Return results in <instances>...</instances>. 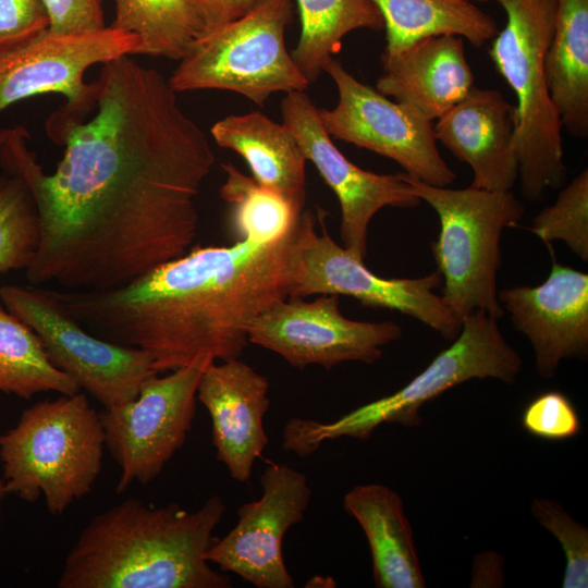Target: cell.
<instances>
[{
  "label": "cell",
  "instance_id": "cell-1",
  "mask_svg": "<svg viewBox=\"0 0 588 588\" xmlns=\"http://www.w3.org/2000/svg\"><path fill=\"white\" fill-rule=\"evenodd\" d=\"M101 65L93 111L63 106L46 122L64 146L53 172L21 125L1 154L0 169L25 181L39 215L32 285L120 287L184 255L198 233L197 199L216 161L207 136L160 72L131 56Z\"/></svg>",
  "mask_w": 588,
  "mask_h": 588
},
{
  "label": "cell",
  "instance_id": "cell-2",
  "mask_svg": "<svg viewBox=\"0 0 588 588\" xmlns=\"http://www.w3.org/2000/svg\"><path fill=\"white\" fill-rule=\"evenodd\" d=\"M294 228L264 244L195 247L120 287L56 293L95 335L147 352L158 373L205 369L238 358L256 319L289 297Z\"/></svg>",
  "mask_w": 588,
  "mask_h": 588
},
{
  "label": "cell",
  "instance_id": "cell-3",
  "mask_svg": "<svg viewBox=\"0 0 588 588\" xmlns=\"http://www.w3.org/2000/svg\"><path fill=\"white\" fill-rule=\"evenodd\" d=\"M226 511L215 494L197 510L128 498L96 515L68 552L59 588H229L206 553Z\"/></svg>",
  "mask_w": 588,
  "mask_h": 588
},
{
  "label": "cell",
  "instance_id": "cell-4",
  "mask_svg": "<svg viewBox=\"0 0 588 588\" xmlns=\"http://www.w3.org/2000/svg\"><path fill=\"white\" fill-rule=\"evenodd\" d=\"M105 448L99 412L85 392L37 402L0 436L7 491L27 503L44 498L48 512L61 515L93 490Z\"/></svg>",
  "mask_w": 588,
  "mask_h": 588
},
{
  "label": "cell",
  "instance_id": "cell-5",
  "mask_svg": "<svg viewBox=\"0 0 588 588\" xmlns=\"http://www.w3.org/2000/svg\"><path fill=\"white\" fill-rule=\"evenodd\" d=\"M522 367V358L502 335L498 319L477 310L462 320L452 345L403 388L331 422L292 418L283 429V446L307 456L327 440H366L381 424L415 427L421 422V406L446 390L470 379L492 378L511 384Z\"/></svg>",
  "mask_w": 588,
  "mask_h": 588
},
{
  "label": "cell",
  "instance_id": "cell-6",
  "mask_svg": "<svg viewBox=\"0 0 588 588\" xmlns=\"http://www.w3.org/2000/svg\"><path fill=\"white\" fill-rule=\"evenodd\" d=\"M494 1L506 24L492 38L489 56L515 94L516 150L523 195L540 200L549 188L564 184L562 122L551 99L546 54L555 19V0Z\"/></svg>",
  "mask_w": 588,
  "mask_h": 588
},
{
  "label": "cell",
  "instance_id": "cell-7",
  "mask_svg": "<svg viewBox=\"0 0 588 588\" xmlns=\"http://www.w3.org/2000/svg\"><path fill=\"white\" fill-rule=\"evenodd\" d=\"M405 177L439 218L440 231L431 248L444 303L461 321L477 310L499 320L505 311L497 290L501 236L522 220L524 205L511 191L449 188L407 173Z\"/></svg>",
  "mask_w": 588,
  "mask_h": 588
},
{
  "label": "cell",
  "instance_id": "cell-8",
  "mask_svg": "<svg viewBox=\"0 0 588 588\" xmlns=\"http://www.w3.org/2000/svg\"><path fill=\"white\" fill-rule=\"evenodd\" d=\"M292 17V0H257L195 41L169 78L171 87L234 91L260 106L274 93L305 91L309 82L285 47Z\"/></svg>",
  "mask_w": 588,
  "mask_h": 588
},
{
  "label": "cell",
  "instance_id": "cell-9",
  "mask_svg": "<svg viewBox=\"0 0 588 588\" xmlns=\"http://www.w3.org/2000/svg\"><path fill=\"white\" fill-rule=\"evenodd\" d=\"M320 216L321 233L316 231V220L309 211H302L294 228L289 253V296H352L365 306L415 318L446 340L457 338L462 321L434 292L442 284L438 270L420 278L379 277L329 235L323 213Z\"/></svg>",
  "mask_w": 588,
  "mask_h": 588
},
{
  "label": "cell",
  "instance_id": "cell-10",
  "mask_svg": "<svg viewBox=\"0 0 588 588\" xmlns=\"http://www.w3.org/2000/svg\"><path fill=\"white\" fill-rule=\"evenodd\" d=\"M0 302L37 333L51 364L102 408L135 399L144 382L158 375L147 352L113 343L87 330L56 290L3 284Z\"/></svg>",
  "mask_w": 588,
  "mask_h": 588
},
{
  "label": "cell",
  "instance_id": "cell-11",
  "mask_svg": "<svg viewBox=\"0 0 588 588\" xmlns=\"http://www.w3.org/2000/svg\"><path fill=\"white\" fill-rule=\"evenodd\" d=\"M203 370L183 367L155 375L135 399L99 412L106 448L121 469L118 493L133 483L155 480L184 445L196 414Z\"/></svg>",
  "mask_w": 588,
  "mask_h": 588
},
{
  "label": "cell",
  "instance_id": "cell-12",
  "mask_svg": "<svg viewBox=\"0 0 588 588\" xmlns=\"http://www.w3.org/2000/svg\"><path fill=\"white\" fill-rule=\"evenodd\" d=\"M324 72L339 95L334 108L318 109L330 136L388 157L425 183L454 182L455 173L439 152L432 121L357 81L334 58Z\"/></svg>",
  "mask_w": 588,
  "mask_h": 588
},
{
  "label": "cell",
  "instance_id": "cell-13",
  "mask_svg": "<svg viewBox=\"0 0 588 588\" xmlns=\"http://www.w3.org/2000/svg\"><path fill=\"white\" fill-rule=\"evenodd\" d=\"M135 34L106 26L96 32L40 35L0 49V113L15 102L41 94H60L66 107L88 115L97 99V83L86 71L122 56L138 54Z\"/></svg>",
  "mask_w": 588,
  "mask_h": 588
},
{
  "label": "cell",
  "instance_id": "cell-14",
  "mask_svg": "<svg viewBox=\"0 0 588 588\" xmlns=\"http://www.w3.org/2000/svg\"><path fill=\"white\" fill-rule=\"evenodd\" d=\"M402 334V328L390 320L344 317L339 296L326 294L311 302L298 296L275 302L253 323L248 340L295 368L319 365L329 370L344 362L373 364L382 357L381 347Z\"/></svg>",
  "mask_w": 588,
  "mask_h": 588
},
{
  "label": "cell",
  "instance_id": "cell-15",
  "mask_svg": "<svg viewBox=\"0 0 588 588\" xmlns=\"http://www.w3.org/2000/svg\"><path fill=\"white\" fill-rule=\"evenodd\" d=\"M262 494L237 509L236 525L216 538L206 559L257 588H293L282 555L287 530L303 520L311 498L304 473L269 464L260 476Z\"/></svg>",
  "mask_w": 588,
  "mask_h": 588
},
{
  "label": "cell",
  "instance_id": "cell-16",
  "mask_svg": "<svg viewBox=\"0 0 588 588\" xmlns=\"http://www.w3.org/2000/svg\"><path fill=\"white\" fill-rule=\"evenodd\" d=\"M281 109L283 124L339 199L343 247L364 261L373 216L384 207L414 208L421 200L412 192L405 173L378 174L350 161L333 144L305 91L287 93Z\"/></svg>",
  "mask_w": 588,
  "mask_h": 588
},
{
  "label": "cell",
  "instance_id": "cell-17",
  "mask_svg": "<svg viewBox=\"0 0 588 588\" xmlns=\"http://www.w3.org/2000/svg\"><path fill=\"white\" fill-rule=\"evenodd\" d=\"M498 298L531 343L536 369L551 378L561 360L588 355V274L555 260L537 286L503 289Z\"/></svg>",
  "mask_w": 588,
  "mask_h": 588
},
{
  "label": "cell",
  "instance_id": "cell-18",
  "mask_svg": "<svg viewBox=\"0 0 588 588\" xmlns=\"http://www.w3.org/2000/svg\"><path fill=\"white\" fill-rule=\"evenodd\" d=\"M268 379L238 358L209 365L198 381L197 400L210 415L216 457L238 482L250 478L268 444Z\"/></svg>",
  "mask_w": 588,
  "mask_h": 588
},
{
  "label": "cell",
  "instance_id": "cell-19",
  "mask_svg": "<svg viewBox=\"0 0 588 588\" xmlns=\"http://www.w3.org/2000/svg\"><path fill=\"white\" fill-rule=\"evenodd\" d=\"M433 130L437 140L471 168V186L511 191L518 179L515 108L499 90L474 86Z\"/></svg>",
  "mask_w": 588,
  "mask_h": 588
},
{
  "label": "cell",
  "instance_id": "cell-20",
  "mask_svg": "<svg viewBox=\"0 0 588 588\" xmlns=\"http://www.w3.org/2000/svg\"><path fill=\"white\" fill-rule=\"evenodd\" d=\"M376 89L433 121L462 101L474 87L464 40L456 35L422 38L392 56H381Z\"/></svg>",
  "mask_w": 588,
  "mask_h": 588
},
{
  "label": "cell",
  "instance_id": "cell-21",
  "mask_svg": "<svg viewBox=\"0 0 588 588\" xmlns=\"http://www.w3.org/2000/svg\"><path fill=\"white\" fill-rule=\"evenodd\" d=\"M343 507L367 538L376 587H426L413 530L394 490L379 483L356 485L345 493Z\"/></svg>",
  "mask_w": 588,
  "mask_h": 588
},
{
  "label": "cell",
  "instance_id": "cell-22",
  "mask_svg": "<svg viewBox=\"0 0 588 588\" xmlns=\"http://www.w3.org/2000/svg\"><path fill=\"white\" fill-rule=\"evenodd\" d=\"M211 135L237 152L253 177L303 211L306 199V157L292 132L261 112L231 114L213 124Z\"/></svg>",
  "mask_w": 588,
  "mask_h": 588
},
{
  "label": "cell",
  "instance_id": "cell-23",
  "mask_svg": "<svg viewBox=\"0 0 588 588\" xmlns=\"http://www.w3.org/2000/svg\"><path fill=\"white\" fill-rule=\"evenodd\" d=\"M553 35L546 54L551 99L562 126L588 135V0H555Z\"/></svg>",
  "mask_w": 588,
  "mask_h": 588
},
{
  "label": "cell",
  "instance_id": "cell-24",
  "mask_svg": "<svg viewBox=\"0 0 588 588\" xmlns=\"http://www.w3.org/2000/svg\"><path fill=\"white\" fill-rule=\"evenodd\" d=\"M385 30L382 56H392L416 41L438 35H456L481 47L499 32L494 19L470 0H371Z\"/></svg>",
  "mask_w": 588,
  "mask_h": 588
},
{
  "label": "cell",
  "instance_id": "cell-25",
  "mask_svg": "<svg viewBox=\"0 0 588 588\" xmlns=\"http://www.w3.org/2000/svg\"><path fill=\"white\" fill-rule=\"evenodd\" d=\"M301 16V36L291 52L296 65L310 83L339 53L343 37L352 30L379 32L384 23L371 0H296Z\"/></svg>",
  "mask_w": 588,
  "mask_h": 588
},
{
  "label": "cell",
  "instance_id": "cell-26",
  "mask_svg": "<svg viewBox=\"0 0 588 588\" xmlns=\"http://www.w3.org/2000/svg\"><path fill=\"white\" fill-rule=\"evenodd\" d=\"M113 28L135 34L138 54L183 59L206 32L189 0H113Z\"/></svg>",
  "mask_w": 588,
  "mask_h": 588
},
{
  "label": "cell",
  "instance_id": "cell-27",
  "mask_svg": "<svg viewBox=\"0 0 588 588\" xmlns=\"http://www.w3.org/2000/svg\"><path fill=\"white\" fill-rule=\"evenodd\" d=\"M79 391L71 377L51 364L37 333L0 302V392L29 400L39 393Z\"/></svg>",
  "mask_w": 588,
  "mask_h": 588
},
{
  "label": "cell",
  "instance_id": "cell-28",
  "mask_svg": "<svg viewBox=\"0 0 588 588\" xmlns=\"http://www.w3.org/2000/svg\"><path fill=\"white\" fill-rule=\"evenodd\" d=\"M222 169L226 179L220 195L230 206V226L237 241L264 244L282 237L295 226L302 210L232 163L222 164Z\"/></svg>",
  "mask_w": 588,
  "mask_h": 588
},
{
  "label": "cell",
  "instance_id": "cell-29",
  "mask_svg": "<svg viewBox=\"0 0 588 588\" xmlns=\"http://www.w3.org/2000/svg\"><path fill=\"white\" fill-rule=\"evenodd\" d=\"M40 222L33 194L19 175L0 171V273L26 270L39 244Z\"/></svg>",
  "mask_w": 588,
  "mask_h": 588
},
{
  "label": "cell",
  "instance_id": "cell-30",
  "mask_svg": "<svg viewBox=\"0 0 588 588\" xmlns=\"http://www.w3.org/2000/svg\"><path fill=\"white\" fill-rule=\"evenodd\" d=\"M530 231L542 242L561 241L588 260V171L583 170L532 220Z\"/></svg>",
  "mask_w": 588,
  "mask_h": 588
},
{
  "label": "cell",
  "instance_id": "cell-31",
  "mask_svg": "<svg viewBox=\"0 0 588 588\" xmlns=\"http://www.w3.org/2000/svg\"><path fill=\"white\" fill-rule=\"evenodd\" d=\"M534 517L560 541L566 565L563 588L588 587V529L575 520L560 503L538 498L532 501Z\"/></svg>",
  "mask_w": 588,
  "mask_h": 588
},
{
  "label": "cell",
  "instance_id": "cell-32",
  "mask_svg": "<svg viewBox=\"0 0 588 588\" xmlns=\"http://www.w3.org/2000/svg\"><path fill=\"white\" fill-rule=\"evenodd\" d=\"M522 426L534 437L560 441L576 437L580 430V420L566 395L560 391H547L526 406Z\"/></svg>",
  "mask_w": 588,
  "mask_h": 588
},
{
  "label": "cell",
  "instance_id": "cell-33",
  "mask_svg": "<svg viewBox=\"0 0 588 588\" xmlns=\"http://www.w3.org/2000/svg\"><path fill=\"white\" fill-rule=\"evenodd\" d=\"M49 26L42 0H0V49L27 41Z\"/></svg>",
  "mask_w": 588,
  "mask_h": 588
},
{
  "label": "cell",
  "instance_id": "cell-34",
  "mask_svg": "<svg viewBox=\"0 0 588 588\" xmlns=\"http://www.w3.org/2000/svg\"><path fill=\"white\" fill-rule=\"evenodd\" d=\"M54 33H86L106 27L101 0H42Z\"/></svg>",
  "mask_w": 588,
  "mask_h": 588
},
{
  "label": "cell",
  "instance_id": "cell-35",
  "mask_svg": "<svg viewBox=\"0 0 588 588\" xmlns=\"http://www.w3.org/2000/svg\"><path fill=\"white\" fill-rule=\"evenodd\" d=\"M198 11L206 32L244 15L257 0H189ZM205 32V33H206Z\"/></svg>",
  "mask_w": 588,
  "mask_h": 588
},
{
  "label": "cell",
  "instance_id": "cell-36",
  "mask_svg": "<svg viewBox=\"0 0 588 588\" xmlns=\"http://www.w3.org/2000/svg\"><path fill=\"white\" fill-rule=\"evenodd\" d=\"M17 126H11V127H2L0 128V158L2 150L8 143V140L12 137V135L16 132ZM1 171V170H0Z\"/></svg>",
  "mask_w": 588,
  "mask_h": 588
},
{
  "label": "cell",
  "instance_id": "cell-37",
  "mask_svg": "<svg viewBox=\"0 0 588 588\" xmlns=\"http://www.w3.org/2000/svg\"><path fill=\"white\" fill-rule=\"evenodd\" d=\"M8 494L9 493L7 491L4 480L2 477H0V518H1V513H2V504Z\"/></svg>",
  "mask_w": 588,
  "mask_h": 588
}]
</instances>
